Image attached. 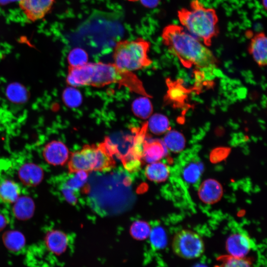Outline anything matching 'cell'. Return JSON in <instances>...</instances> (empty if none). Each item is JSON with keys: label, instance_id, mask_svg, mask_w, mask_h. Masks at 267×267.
Returning a JSON list of instances; mask_svg holds the SVG:
<instances>
[{"label": "cell", "instance_id": "4fadbf2b", "mask_svg": "<svg viewBox=\"0 0 267 267\" xmlns=\"http://www.w3.org/2000/svg\"><path fill=\"white\" fill-rule=\"evenodd\" d=\"M251 40L249 50L255 62L260 66L267 64V39L263 32L250 34Z\"/></svg>", "mask_w": 267, "mask_h": 267}, {"label": "cell", "instance_id": "9a60e30c", "mask_svg": "<svg viewBox=\"0 0 267 267\" xmlns=\"http://www.w3.org/2000/svg\"><path fill=\"white\" fill-rule=\"evenodd\" d=\"M222 194L221 184L216 180L208 179L200 186L198 194L200 199L207 203H213L218 201Z\"/></svg>", "mask_w": 267, "mask_h": 267}, {"label": "cell", "instance_id": "d6a6232c", "mask_svg": "<svg viewBox=\"0 0 267 267\" xmlns=\"http://www.w3.org/2000/svg\"><path fill=\"white\" fill-rule=\"evenodd\" d=\"M8 222L6 217L0 213V232L6 227Z\"/></svg>", "mask_w": 267, "mask_h": 267}, {"label": "cell", "instance_id": "836d02e7", "mask_svg": "<svg viewBox=\"0 0 267 267\" xmlns=\"http://www.w3.org/2000/svg\"><path fill=\"white\" fill-rule=\"evenodd\" d=\"M262 4L263 6H264L265 8H266L267 0H262Z\"/></svg>", "mask_w": 267, "mask_h": 267}, {"label": "cell", "instance_id": "ffe728a7", "mask_svg": "<svg viewBox=\"0 0 267 267\" xmlns=\"http://www.w3.org/2000/svg\"><path fill=\"white\" fill-rule=\"evenodd\" d=\"M5 95L12 103L22 104L29 99V94L26 88L18 82L9 83L5 89Z\"/></svg>", "mask_w": 267, "mask_h": 267}, {"label": "cell", "instance_id": "44dd1931", "mask_svg": "<svg viewBox=\"0 0 267 267\" xmlns=\"http://www.w3.org/2000/svg\"><path fill=\"white\" fill-rule=\"evenodd\" d=\"M163 143L169 150L174 152H179L183 149L185 140L180 133L170 130L165 133Z\"/></svg>", "mask_w": 267, "mask_h": 267}, {"label": "cell", "instance_id": "277c9868", "mask_svg": "<svg viewBox=\"0 0 267 267\" xmlns=\"http://www.w3.org/2000/svg\"><path fill=\"white\" fill-rule=\"evenodd\" d=\"M119 154L117 146L109 138H105L98 145H85L69 156L67 162L69 172L73 174L81 171L88 173L110 170L116 165L113 155Z\"/></svg>", "mask_w": 267, "mask_h": 267}, {"label": "cell", "instance_id": "e575fe53", "mask_svg": "<svg viewBox=\"0 0 267 267\" xmlns=\"http://www.w3.org/2000/svg\"><path fill=\"white\" fill-rule=\"evenodd\" d=\"M127 0L128 1H130V2H133L138 1V0Z\"/></svg>", "mask_w": 267, "mask_h": 267}, {"label": "cell", "instance_id": "f546056e", "mask_svg": "<svg viewBox=\"0 0 267 267\" xmlns=\"http://www.w3.org/2000/svg\"><path fill=\"white\" fill-rule=\"evenodd\" d=\"M64 103L68 107H76L81 103L82 96L80 92L73 87L65 89L62 95Z\"/></svg>", "mask_w": 267, "mask_h": 267}, {"label": "cell", "instance_id": "cb8c5ba5", "mask_svg": "<svg viewBox=\"0 0 267 267\" xmlns=\"http://www.w3.org/2000/svg\"><path fill=\"white\" fill-rule=\"evenodd\" d=\"M218 267H253L251 262L245 257L239 258L229 255L219 257Z\"/></svg>", "mask_w": 267, "mask_h": 267}, {"label": "cell", "instance_id": "9c48e42d", "mask_svg": "<svg viewBox=\"0 0 267 267\" xmlns=\"http://www.w3.org/2000/svg\"><path fill=\"white\" fill-rule=\"evenodd\" d=\"M43 156L47 163L53 166H62L68 162L70 155L67 147L63 142L52 140L44 147Z\"/></svg>", "mask_w": 267, "mask_h": 267}, {"label": "cell", "instance_id": "603a6c76", "mask_svg": "<svg viewBox=\"0 0 267 267\" xmlns=\"http://www.w3.org/2000/svg\"><path fill=\"white\" fill-rule=\"evenodd\" d=\"M148 97L145 96L139 97L133 103L132 109L134 113L142 119L149 118L152 113V105Z\"/></svg>", "mask_w": 267, "mask_h": 267}, {"label": "cell", "instance_id": "7a4b0ae2", "mask_svg": "<svg viewBox=\"0 0 267 267\" xmlns=\"http://www.w3.org/2000/svg\"><path fill=\"white\" fill-rule=\"evenodd\" d=\"M161 38L168 50L185 65L207 67L216 62L207 46L181 26L168 25L163 28Z\"/></svg>", "mask_w": 267, "mask_h": 267}, {"label": "cell", "instance_id": "7402d4cb", "mask_svg": "<svg viewBox=\"0 0 267 267\" xmlns=\"http://www.w3.org/2000/svg\"><path fill=\"white\" fill-rule=\"evenodd\" d=\"M148 129L153 134L160 135L170 130L168 118L161 114H155L149 117L147 122Z\"/></svg>", "mask_w": 267, "mask_h": 267}, {"label": "cell", "instance_id": "4316f807", "mask_svg": "<svg viewBox=\"0 0 267 267\" xmlns=\"http://www.w3.org/2000/svg\"><path fill=\"white\" fill-rule=\"evenodd\" d=\"M202 172V166L196 162H191L184 168L182 172L183 179L187 182L194 183L199 179Z\"/></svg>", "mask_w": 267, "mask_h": 267}, {"label": "cell", "instance_id": "6da1fadb", "mask_svg": "<svg viewBox=\"0 0 267 267\" xmlns=\"http://www.w3.org/2000/svg\"><path fill=\"white\" fill-rule=\"evenodd\" d=\"M66 82L73 87L84 86L103 87L117 84L133 92L150 96L135 74L119 69L114 63L88 62L79 66H69Z\"/></svg>", "mask_w": 267, "mask_h": 267}, {"label": "cell", "instance_id": "30bf717a", "mask_svg": "<svg viewBox=\"0 0 267 267\" xmlns=\"http://www.w3.org/2000/svg\"><path fill=\"white\" fill-rule=\"evenodd\" d=\"M254 245L252 239L247 234L241 232L231 234L226 241L228 255L236 257H245Z\"/></svg>", "mask_w": 267, "mask_h": 267}, {"label": "cell", "instance_id": "7c38bea8", "mask_svg": "<svg viewBox=\"0 0 267 267\" xmlns=\"http://www.w3.org/2000/svg\"><path fill=\"white\" fill-rule=\"evenodd\" d=\"M17 175L23 184L33 187L38 185L42 181L44 173L41 166L34 163L27 162L19 168Z\"/></svg>", "mask_w": 267, "mask_h": 267}, {"label": "cell", "instance_id": "d4e9b609", "mask_svg": "<svg viewBox=\"0 0 267 267\" xmlns=\"http://www.w3.org/2000/svg\"><path fill=\"white\" fill-rule=\"evenodd\" d=\"M151 227L146 222L137 221L133 223L130 229L131 236L137 240H143L148 238L151 232Z\"/></svg>", "mask_w": 267, "mask_h": 267}, {"label": "cell", "instance_id": "d6986e66", "mask_svg": "<svg viewBox=\"0 0 267 267\" xmlns=\"http://www.w3.org/2000/svg\"><path fill=\"white\" fill-rule=\"evenodd\" d=\"M170 174L169 167L160 161L149 163L145 169V175L150 180L161 182L165 181Z\"/></svg>", "mask_w": 267, "mask_h": 267}, {"label": "cell", "instance_id": "8992f818", "mask_svg": "<svg viewBox=\"0 0 267 267\" xmlns=\"http://www.w3.org/2000/svg\"><path fill=\"white\" fill-rule=\"evenodd\" d=\"M172 247L176 255L187 260L200 257L205 250L204 243L200 235L188 229L181 230L175 235Z\"/></svg>", "mask_w": 267, "mask_h": 267}, {"label": "cell", "instance_id": "8fae6325", "mask_svg": "<svg viewBox=\"0 0 267 267\" xmlns=\"http://www.w3.org/2000/svg\"><path fill=\"white\" fill-rule=\"evenodd\" d=\"M44 242L50 253L60 256L66 251L69 239L67 235L63 231L59 229H51L45 234Z\"/></svg>", "mask_w": 267, "mask_h": 267}, {"label": "cell", "instance_id": "e0dca14e", "mask_svg": "<svg viewBox=\"0 0 267 267\" xmlns=\"http://www.w3.org/2000/svg\"><path fill=\"white\" fill-rule=\"evenodd\" d=\"M20 194L21 188L16 182L9 179L0 181V200L3 203H13Z\"/></svg>", "mask_w": 267, "mask_h": 267}, {"label": "cell", "instance_id": "83f0119b", "mask_svg": "<svg viewBox=\"0 0 267 267\" xmlns=\"http://www.w3.org/2000/svg\"><path fill=\"white\" fill-rule=\"evenodd\" d=\"M88 55L87 52L80 47H75L69 53L67 60L69 66L76 67L88 63Z\"/></svg>", "mask_w": 267, "mask_h": 267}, {"label": "cell", "instance_id": "ac0fdd59", "mask_svg": "<svg viewBox=\"0 0 267 267\" xmlns=\"http://www.w3.org/2000/svg\"><path fill=\"white\" fill-rule=\"evenodd\" d=\"M2 240L5 247L12 252L21 251L26 244L25 236L22 232L17 230L5 231L2 234Z\"/></svg>", "mask_w": 267, "mask_h": 267}, {"label": "cell", "instance_id": "f1b7e54d", "mask_svg": "<svg viewBox=\"0 0 267 267\" xmlns=\"http://www.w3.org/2000/svg\"><path fill=\"white\" fill-rule=\"evenodd\" d=\"M167 96L169 100L174 102H181L186 96V90L180 84L168 82Z\"/></svg>", "mask_w": 267, "mask_h": 267}, {"label": "cell", "instance_id": "52a82bcc", "mask_svg": "<svg viewBox=\"0 0 267 267\" xmlns=\"http://www.w3.org/2000/svg\"><path fill=\"white\" fill-rule=\"evenodd\" d=\"M147 130V122L144 123L141 127L133 129L135 135L133 138L132 145L126 154L121 157L125 168L129 171L136 170L143 162V145Z\"/></svg>", "mask_w": 267, "mask_h": 267}, {"label": "cell", "instance_id": "4dcf8cb0", "mask_svg": "<svg viewBox=\"0 0 267 267\" xmlns=\"http://www.w3.org/2000/svg\"><path fill=\"white\" fill-rule=\"evenodd\" d=\"M74 176L67 180L64 186L74 190L81 188L86 182L88 173L85 171H78L73 173Z\"/></svg>", "mask_w": 267, "mask_h": 267}, {"label": "cell", "instance_id": "3957f363", "mask_svg": "<svg viewBox=\"0 0 267 267\" xmlns=\"http://www.w3.org/2000/svg\"><path fill=\"white\" fill-rule=\"evenodd\" d=\"M178 17L181 26L207 46L219 33L216 10L199 0H192L187 7L181 8Z\"/></svg>", "mask_w": 267, "mask_h": 267}, {"label": "cell", "instance_id": "5b68a950", "mask_svg": "<svg viewBox=\"0 0 267 267\" xmlns=\"http://www.w3.org/2000/svg\"><path fill=\"white\" fill-rule=\"evenodd\" d=\"M150 47V42L141 37L119 41L113 49L114 64L128 72L148 67L152 63L148 54Z\"/></svg>", "mask_w": 267, "mask_h": 267}, {"label": "cell", "instance_id": "2e32d148", "mask_svg": "<svg viewBox=\"0 0 267 267\" xmlns=\"http://www.w3.org/2000/svg\"><path fill=\"white\" fill-rule=\"evenodd\" d=\"M13 204V213L17 219L25 221L33 216L35 211V204L32 198L20 196Z\"/></svg>", "mask_w": 267, "mask_h": 267}, {"label": "cell", "instance_id": "1f68e13d", "mask_svg": "<svg viewBox=\"0 0 267 267\" xmlns=\"http://www.w3.org/2000/svg\"><path fill=\"white\" fill-rule=\"evenodd\" d=\"M141 4L147 8H153L159 3L160 0H138Z\"/></svg>", "mask_w": 267, "mask_h": 267}, {"label": "cell", "instance_id": "5bb4252c", "mask_svg": "<svg viewBox=\"0 0 267 267\" xmlns=\"http://www.w3.org/2000/svg\"><path fill=\"white\" fill-rule=\"evenodd\" d=\"M167 153V148L163 142L159 140L148 141L146 139L143 145L142 160L148 163L159 161Z\"/></svg>", "mask_w": 267, "mask_h": 267}, {"label": "cell", "instance_id": "484cf974", "mask_svg": "<svg viewBox=\"0 0 267 267\" xmlns=\"http://www.w3.org/2000/svg\"><path fill=\"white\" fill-rule=\"evenodd\" d=\"M149 237L151 245L155 249H162L166 245V233L161 226H157L151 229Z\"/></svg>", "mask_w": 267, "mask_h": 267}, {"label": "cell", "instance_id": "ba28073f", "mask_svg": "<svg viewBox=\"0 0 267 267\" xmlns=\"http://www.w3.org/2000/svg\"><path fill=\"white\" fill-rule=\"evenodd\" d=\"M56 0H19L18 5L27 19L32 22L43 19L51 10Z\"/></svg>", "mask_w": 267, "mask_h": 267}]
</instances>
